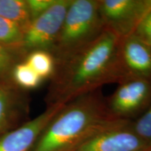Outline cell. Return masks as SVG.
I'll use <instances>...</instances> for the list:
<instances>
[{
    "label": "cell",
    "instance_id": "9a60e30c",
    "mask_svg": "<svg viewBox=\"0 0 151 151\" xmlns=\"http://www.w3.org/2000/svg\"><path fill=\"white\" fill-rule=\"evenodd\" d=\"M23 36V30L18 24L0 17V43L22 49Z\"/></svg>",
    "mask_w": 151,
    "mask_h": 151
},
{
    "label": "cell",
    "instance_id": "52a82bcc",
    "mask_svg": "<svg viewBox=\"0 0 151 151\" xmlns=\"http://www.w3.org/2000/svg\"><path fill=\"white\" fill-rule=\"evenodd\" d=\"M132 121L115 119L76 151H144L150 145L136 133Z\"/></svg>",
    "mask_w": 151,
    "mask_h": 151
},
{
    "label": "cell",
    "instance_id": "d6986e66",
    "mask_svg": "<svg viewBox=\"0 0 151 151\" xmlns=\"http://www.w3.org/2000/svg\"><path fill=\"white\" fill-rule=\"evenodd\" d=\"M144 151H151V145L149 147H148Z\"/></svg>",
    "mask_w": 151,
    "mask_h": 151
},
{
    "label": "cell",
    "instance_id": "ac0fdd59",
    "mask_svg": "<svg viewBox=\"0 0 151 151\" xmlns=\"http://www.w3.org/2000/svg\"><path fill=\"white\" fill-rule=\"evenodd\" d=\"M56 0H27L31 21L46 11Z\"/></svg>",
    "mask_w": 151,
    "mask_h": 151
},
{
    "label": "cell",
    "instance_id": "5bb4252c",
    "mask_svg": "<svg viewBox=\"0 0 151 151\" xmlns=\"http://www.w3.org/2000/svg\"><path fill=\"white\" fill-rule=\"evenodd\" d=\"M12 80L19 88L24 90L35 89L43 81L24 61L15 67L12 73Z\"/></svg>",
    "mask_w": 151,
    "mask_h": 151
},
{
    "label": "cell",
    "instance_id": "ba28073f",
    "mask_svg": "<svg viewBox=\"0 0 151 151\" xmlns=\"http://www.w3.org/2000/svg\"><path fill=\"white\" fill-rule=\"evenodd\" d=\"M63 106L47 107L36 118L0 136V151H31L41 132Z\"/></svg>",
    "mask_w": 151,
    "mask_h": 151
},
{
    "label": "cell",
    "instance_id": "277c9868",
    "mask_svg": "<svg viewBox=\"0 0 151 151\" xmlns=\"http://www.w3.org/2000/svg\"><path fill=\"white\" fill-rule=\"evenodd\" d=\"M71 0H56L46 11L34 19L24 31L22 49L27 54L35 50L51 52Z\"/></svg>",
    "mask_w": 151,
    "mask_h": 151
},
{
    "label": "cell",
    "instance_id": "e0dca14e",
    "mask_svg": "<svg viewBox=\"0 0 151 151\" xmlns=\"http://www.w3.org/2000/svg\"><path fill=\"white\" fill-rule=\"evenodd\" d=\"M132 35L151 47V11L141 20Z\"/></svg>",
    "mask_w": 151,
    "mask_h": 151
},
{
    "label": "cell",
    "instance_id": "30bf717a",
    "mask_svg": "<svg viewBox=\"0 0 151 151\" xmlns=\"http://www.w3.org/2000/svg\"><path fill=\"white\" fill-rule=\"evenodd\" d=\"M119 59L124 79L139 77L151 80V47L134 35L121 39Z\"/></svg>",
    "mask_w": 151,
    "mask_h": 151
},
{
    "label": "cell",
    "instance_id": "2e32d148",
    "mask_svg": "<svg viewBox=\"0 0 151 151\" xmlns=\"http://www.w3.org/2000/svg\"><path fill=\"white\" fill-rule=\"evenodd\" d=\"M136 133L148 145H151V105L142 116L132 121Z\"/></svg>",
    "mask_w": 151,
    "mask_h": 151
},
{
    "label": "cell",
    "instance_id": "7c38bea8",
    "mask_svg": "<svg viewBox=\"0 0 151 151\" xmlns=\"http://www.w3.org/2000/svg\"><path fill=\"white\" fill-rule=\"evenodd\" d=\"M27 55L22 49L0 43V83L12 79L15 67L24 61Z\"/></svg>",
    "mask_w": 151,
    "mask_h": 151
},
{
    "label": "cell",
    "instance_id": "7a4b0ae2",
    "mask_svg": "<svg viewBox=\"0 0 151 151\" xmlns=\"http://www.w3.org/2000/svg\"><path fill=\"white\" fill-rule=\"evenodd\" d=\"M115 119L101 89L83 94L63 106L31 151H76Z\"/></svg>",
    "mask_w": 151,
    "mask_h": 151
},
{
    "label": "cell",
    "instance_id": "8fae6325",
    "mask_svg": "<svg viewBox=\"0 0 151 151\" xmlns=\"http://www.w3.org/2000/svg\"><path fill=\"white\" fill-rule=\"evenodd\" d=\"M0 17L18 24L24 32L31 22L27 0H0Z\"/></svg>",
    "mask_w": 151,
    "mask_h": 151
},
{
    "label": "cell",
    "instance_id": "6da1fadb",
    "mask_svg": "<svg viewBox=\"0 0 151 151\" xmlns=\"http://www.w3.org/2000/svg\"><path fill=\"white\" fill-rule=\"evenodd\" d=\"M121 39L110 29L66 58L55 61L47 107L65 105L76 98L124 79L119 59Z\"/></svg>",
    "mask_w": 151,
    "mask_h": 151
},
{
    "label": "cell",
    "instance_id": "5b68a950",
    "mask_svg": "<svg viewBox=\"0 0 151 151\" xmlns=\"http://www.w3.org/2000/svg\"><path fill=\"white\" fill-rule=\"evenodd\" d=\"M99 6L105 27L123 39L133 35L151 11V0H99Z\"/></svg>",
    "mask_w": 151,
    "mask_h": 151
},
{
    "label": "cell",
    "instance_id": "3957f363",
    "mask_svg": "<svg viewBox=\"0 0 151 151\" xmlns=\"http://www.w3.org/2000/svg\"><path fill=\"white\" fill-rule=\"evenodd\" d=\"M105 29L99 12V0H71L50 52L55 61L89 44Z\"/></svg>",
    "mask_w": 151,
    "mask_h": 151
},
{
    "label": "cell",
    "instance_id": "9c48e42d",
    "mask_svg": "<svg viewBox=\"0 0 151 151\" xmlns=\"http://www.w3.org/2000/svg\"><path fill=\"white\" fill-rule=\"evenodd\" d=\"M25 90L11 80L0 83V136L20 125L29 112Z\"/></svg>",
    "mask_w": 151,
    "mask_h": 151
},
{
    "label": "cell",
    "instance_id": "4fadbf2b",
    "mask_svg": "<svg viewBox=\"0 0 151 151\" xmlns=\"http://www.w3.org/2000/svg\"><path fill=\"white\" fill-rule=\"evenodd\" d=\"M24 62L43 80L50 78L55 69V60L52 55L46 50H35L29 52Z\"/></svg>",
    "mask_w": 151,
    "mask_h": 151
},
{
    "label": "cell",
    "instance_id": "8992f818",
    "mask_svg": "<svg viewBox=\"0 0 151 151\" xmlns=\"http://www.w3.org/2000/svg\"><path fill=\"white\" fill-rule=\"evenodd\" d=\"M106 100L113 118L132 120L150 103L151 80L139 77L124 79Z\"/></svg>",
    "mask_w": 151,
    "mask_h": 151
}]
</instances>
